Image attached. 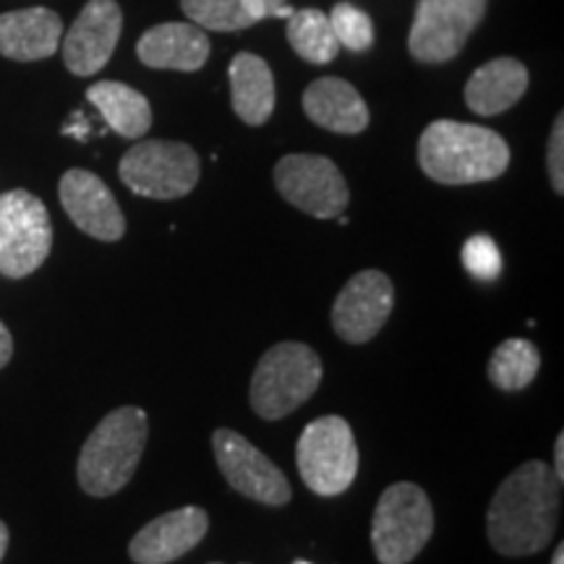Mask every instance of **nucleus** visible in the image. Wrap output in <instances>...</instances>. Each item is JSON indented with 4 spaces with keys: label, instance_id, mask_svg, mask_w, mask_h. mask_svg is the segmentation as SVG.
Segmentation results:
<instances>
[{
    "label": "nucleus",
    "instance_id": "obj_6",
    "mask_svg": "<svg viewBox=\"0 0 564 564\" xmlns=\"http://www.w3.org/2000/svg\"><path fill=\"white\" fill-rule=\"evenodd\" d=\"M295 463L303 484L319 497L348 491L358 476V444L350 423L340 415H324L303 429Z\"/></svg>",
    "mask_w": 564,
    "mask_h": 564
},
{
    "label": "nucleus",
    "instance_id": "obj_20",
    "mask_svg": "<svg viewBox=\"0 0 564 564\" xmlns=\"http://www.w3.org/2000/svg\"><path fill=\"white\" fill-rule=\"evenodd\" d=\"M232 110L249 126H264L274 110V76L253 53H238L230 63Z\"/></svg>",
    "mask_w": 564,
    "mask_h": 564
},
{
    "label": "nucleus",
    "instance_id": "obj_14",
    "mask_svg": "<svg viewBox=\"0 0 564 564\" xmlns=\"http://www.w3.org/2000/svg\"><path fill=\"white\" fill-rule=\"evenodd\" d=\"M58 194L63 209L76 228L97 238V241H121L126 232V217L116 196L95 173L79 171V167L63 173Z\"/></svg>",
    "mask_w": 564,
    "mask_h": 564
},
{
    "label": "nucleus",
    "instance_id": "obj_34",
    "mask_svg": "<svg viewBox=\"0 0 564 564\" xmlns=\"http://www.w3.org/2000/svg\"><path fill=\"white\" fill-rule=\"evenodd\" d=\"M209 564H220V562H209Z\"/></svg>",
    "mask_w": 564,
    "mask_h": 564
},
{
    "label": "nucleus",
    "instance_id": "obj_11",
    "mask_svg": "<svg viewBox=\"0 0 564 564\" xmlns=\"http://www.w3.org/2000/svg\"><path fill=\"white\" fill-rule=\"evenodd\" d=\"M215 460L228 484L243 497L270 507H282L291 502L293 491L282 470L267 457L262 449L230 429H217L212 436Z\"/></svg>",
    "mask_w": 564,
    "mask_h": 564
},
{
    "label": "nucleus",
    "instance_id": "obj_21",
    "mask_svg": "<svg viewBox=\"0 0 564 564\" xmlns=\"http://www.w3.org/2000/svg\"><path fill=\"white\" fill-rule=\"evenodd\" d=\"M87 100L100 110L105 123L118 137L141 139L152 126L150 100L129 84L121 82H97L87 89Z\"/></svg>",
    "mask_w": 564,
    "mask_h": 564
},
{
    "label": "nucleus",
    "instance_id": "obj_7",
    "mask_svg": "<svg viewBox=\"0 0 564 564\" xmlns=\"http://www.w3.org/2000/svg\"><path fill=\"white\" fill-rule=\"evenodd\" d=\"M121 181L133 194L171 202L192 194L199 183V154L183 141H139L118 165Z\"/></svg>",
    "mask_w": 564,
    "mask_h": 564
},
{
    "label": "nucleus",
    "instance_id": "obj_24",
    "mask_svg": "<svg viewBox=\"0 0 564 564\" xmlns=\"http://www.w3.org/2000/svg\"><path fill=\"white\" fill-rule=\"evenodd\" d=\"M181 9L202 30L238 32L257 24L243 0H181Z\"/></svg>",
    "mask_w": 564,
    "mask_h": 564
},
{
    "label": "nucleus",
    "instance_id": "obj_8",
    "mask_svg": "<svg viewBox=\"0 0 564 564\" xmlns=\"http://www.w3.org/2000/svg\"><path fill=\"white\" fill-rule=\"evenodd\" d=\"M53 249V225L37 196L17 188L0 194V274L21 280L37 272Z\"/></svg>",
    "mask_w": 564,
    "mask_h": 564
},
{
    "label": "nucleus",
    "instance_id": "obj_17",
    "mask_svg": "<svg viewBox=\"0 0 564 564\" xmlns=\"http://www.w3.org/2000/svg\"><path fill=\"white\" fill-rule=\"evenodd\" d=\"M63 21L51 9H24L0 17V55L11 61H42L61 47Z\"/></svg>",
    "mask_w": 564,
    "mask_h": 564
},
{
    "label": "nucleus",
    "instance_id": "obj_28",
    "mask_svg": "<svg viewBox=\"0 0 564 564\" xmlns=\"http://www.w3.org/2000/svg\"><path fill=\"white\" fill-rule=\"evenodd\" d=\"M246 11L251 13L253 21H264V19H288L295 9L285 3V0H243Z\"/></svg>",
    "mask_w": 564,
    "mask_h": 564
},
{
    "label": "nucleus",
    "instance_id": "obj_12",
    "mask_svg": "<svg viewBox=\"0 0 564 564\" xmlns=\"http://www.w3.org/2000/svg\"><path fill=\"white\" fill-rule=\"evenodd\" d=\"M394 306L392 280L379 270H364L345 282L333 306V327L340 340L364 345L379 335Z\"/></svg>",
    "mask_w": 564,
    "mask_h": 564
},
{
    "label": "nucleus",
    "instance_id": "obj_29",
    "mask_svg": "<svg viewBox=\"0 0 564 564\" xmlns=\"http://www.w3.org/2000/svg\"><path fill=\"white\" fill-rule=\"evenodd\" d=\"M13 356V337L3 322H0V369L11 361Z\"/></svg>",
    "mask_w": 564,
    "mask_h": 564
},
{
    "label": "nucleus",
    "instance_id": "obj_13",
    "mask_svg": "<svg viewBox=\"0 0 564 564\" xmlns=\"http://www.w3.org/2000/svg\"><path fill=\"white\" fill-rule=\"evenodd\" d=\"M121 26L123 13L116 0H89L76 17L66 40H61L63 61L70 74L95 76L97 70H102L110 55L116 53Z\"/></svg>",
    "mask_w": 564,
    "mask_h": 564
},
{
    "label": "nucleus",
    "instance_id": "obj_1",
    "mask_svg": "<svg viewBox=\"0 0 564 564\" xmlns=\"http://www.w3.org/2000/svg\"><path fill=\"white\" fill-rule=\"evenodd\" d=\"M562 481L541 460H528L494 494L486 533L505 556L539 554L552 544L560 520Z\"/></svg>",
    "mask_w": 564,
    "mask_h": 564
},
{
    "label": "nucleus",
    "instance_id": "obj_10",
    "mask_svg": "<svg viewBox=\"0 0 564 564\" xmlns=\"http://www.w3.org/2000/svg\"><path fill=\"white\" fill-rule=\"evenodd\" d=\"M274 186L282 199L316 220L340 217L350 202L340 167L319 154H288L274 167Z\"/></svg>",
    "mask_w": 564,
    "mask_h": 564
},
{
    "label": "nucleus",
    "instance_id": "obj_18",
    "mask_svg": "<svg viewBox=\"0 0 564 564\" xmlns=\"http://www.w3.org/2000/svg\"><path fill=\"white\" fill-rule=\"evenodd\" d=\"M303 110L322 129L348 133V137L366 131L371 121L369 108L358 89L335 76H324V79L308 84V89L303 91Z\"/></svg>",
    "mask_w": 564,
    "mask_h": 564
},
{
    "label": "nucleus",
    "instance_id": "obj_4",
    "mask_svg": "<svg viewBox=\"0 0 564 564\" xmlns=\"http://www.w3.org/2000/svg\"><path fill=\"white\" fill-rule=\"evenodd\" d=\"M322 361L303 343H280L264 352L251 379V408L264 421H280L319 390Z\"/></svg>",
    "mask_w": 564,
    "mask_h": 564
},
{
    "label": "nucleus",
    "instance_id": "obj_23",
    "mask_svg": "<svg viewBox=\"0 0 564 564\" xmlns=\"http://www.w3.org/2000/svg\"><path fill=\"white\" fill-rule=\"evenodd\" d=\"M539 366L541 356L535 345L523 340V337H510V340H505L494 350L489 361V379L499 390L518 392L533 382Z\"/></svg>",
    "mask_w": 564,
    "mask_h": 564
},
{
    "label": "nucleus",
    "instance_id": "obj_3",
    "mask_svg": "<svg viewBox=\"0 0 564 564\" xmlns=\"http://www.w3.org/2000/svg\"><path fill=\"white\" fill-rule=\"evenodd\" d=\"M150 421L141 408L123 405L105 415L84 442L79 455V486L91 497L118 494L137 474Z\"/></svg>",
    "mask_w": 564,
    "mask_h": 564
},
{
    "label": "nucleus",
    "instance_id": "obj_30",
    "mask_svg": "<svg viewBox=\"0 0 564 564\" xmlns=\"http://www.w3.org/2000/svg\"><path fill=\"white\" fill-rule=\"evenodd\" d=\"M554 476L560 478H564V434H560L556 436V442H554Z\"/></svg>",
    "mask_w": 564,
    "mask_h": 564
},
{
    "label": "nucleus",
    "instance_id": "obj_15",
    "mask_svg": "<svg viewBox=\"0 0 564 564\" xmlns=\"http://www.w3.org/2000/svg\"><path fill=\"white\" fill-rule=\"evenodd\" d=\"M207 528L209 518L202 507H181L141 528L131 539L129 554L137 564H171L199 546Z\"/></svg>",
    "mask_w": 564,
    "mask_h": 564
},
{
    "label": "nucleus",
    "instance_id": "obj_25",
    "mask_svg": "<svg viewBox=\"0 0 564 564\" xmlns=\"http://www.w3.org/2000/svg\"><path fill=\"white\" fill-rule=\"evenodd\" d=\"M329 24L340 47L352 53L369 51L373 42V26L369 13L356 9L352 3H337L333 13H329Z\"/></svg>",
    "mask_w": 564,
    "mask_h": 564
},
{
    "label": "nucleus",
    "instance_id": "obj_33",
    "mask_svg": "<svg viewBox=\"0 0 564 564\" xmlns=\"http://www.w3.org/2000/svg\"><path fill=\"white\" fill-rule=\"evenodd\" d=\"M295 564H308V562H295Z\"/></svg>",
    "mask_w": 564,
    "mask_h": 564
},
{
    "label": "nucleus",
    "instance_id": "obj_2",
    "mask_svg": "<svg viewBox=\"0 0 564 564\" xmlns=\"http://www.w3.org/2000/svg\"><path fill=\"white\" fill-rule=\"evenodd\" d=\"M419 165L444 186H468L499 178L510 165V147L484 126L434 121L421 133Z\"/></svg>",
    "mask_w": 564,
    "mask_h": 564
},
{
    "label": "nucleus",
    "instance_id": "obj_27",
    "mask_svg": "<svg viewBox=\"0 0 564 564\" xmlns=\"http://www.w3.org/2000/svg\"><path fill=\"white\" fill-rule=\"evenodd\" d=\"M549 178L556 194H564V118L556 116L552 137H549V152H546Z\"/></svg>",
    "mask_w": 564,
    "mask_h": 564
},
{
    "label": "nucleus",
    "instance_id": "obj_19",
    "mask_svg": "<svg viewBox=\"0 0 564 564\" xmlns=\"http://www.w3.org/2000/svg\"><path fill=\"white\" fill-rule=\"evenodd\" d=\"M528 89V68L514 58L484 63L465 84V102L478 116H499L520 102Z\"/></svg>",
    "mask_w": 564,
    "mask_h": 564
},
{
    "label": "nucleus",
    "instance_id": "obj_5",
    "mask_svg": "<svg viewBox=\"0 0 564 564\" xmlns=\"http://www.w3.org/2000/svg\"><path fill=\"white\" fill-rule=\"evenodd\" d=\"M434 533V510L426 491L411 481L387 486L371 520V544L379 564H408Z\"/></svg>",
    "mask_w": 564,
    "mask_h": 564
},
{
    "label": "nucleus",
    "instance_id": "obj_22",
    "mask_svg": "<svg viewBox=\"0 0 564 564\" xmlns=\"http://www.w3.org/2000/svg\"><path fill=\"white\" fill-rule=\"evenodd\" d=\"M288 42L299 58L314 66L333 63L340 53L329 17L319 9H301L288 17Z\"/></svg>",
    "mask_w": 564,
    "mask_h": 564
},
{
    "label": "nucleus",
    "instance_id": "obj_26",
    "mask_svg": "<svg viewBox=\"0 0 564 564\" xmlns=\"http://www.w3.org/2000/svg\"><path fill=\"white\" fill-rule=\"evenodd\" d=\"M463 267L476 280H494L502 272V253L489 236H470L463 246Z\"/></svg>",
    "mask_w": 564,
    "mask_h": 564
},
{
    "label": "nucleus",
    "instance_id": "obj_9",
    "mask_svg": "<svg viewBox=\"0 0 564 564\" xmlns=\"http://www.w3.org/2000/svg\"><path fill=\"white\" fill-rule=\"evenodd\" d=\"M486 13V0H419L408 51L421 63H447L468 42Z\"/></svg>",
    "mask_w": 564,
    "mask_h": 564
},
{
    "label": "nucleus",
    "instance_id": "obj_16",
    "mask_svg": "<svg viewBox=\"0 0 564 564\" xmlns=\"http://www.w3.org/2000/svg\"><path fill=\"white\" fill-rule=\"evenodd\" d=\"M137 55L150 68L199 70L209 58V37L202 26L171 21L141 34Z\"/></svg>",
    "mask_w": 564,
    "mask_h": 564
},
{
    "label": "nucleus",
    "instance_id": "obj_31",
    "mask_svg": "<svg viewBox=\"0 0 564 564\" xmlns=\"http://www.w3.org/2000/svg\"><path fill=\"white\" fill-rule=\"evenodd\" d=\"M6 549H9V528H6L3 520H0V562H3Z\"/></svg>",
    "mask_w": 564,
    "mask_h": 564
},
{
    "label": "nucleus",
    "instance_id": "obj_32",
    "mask_svg": "<svg viewBox=\"0 0 564 564\" xmlns=\"http://www.w3.org/2000/svg\"><path fill=\"white\" fill-rule=\"evenodd\" d=\"M552 564H564V546H562V544L556 546V552H554V560H552Z\"/></svg>",
    "mask_w": 564,
    "mask_h": 564
}]
</instances>
